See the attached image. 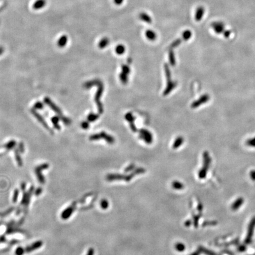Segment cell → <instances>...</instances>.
I'll return each instance as SVG.
<instances>
[{"label": "cell", "instance_id": "47", "mask_svg": "<svg viewBox=\"0 0 255 255\" xmlns=\"http://www.w3.org/2000/svg\"><path fill=\"white\" fill-rule=\"evenodd\" d=\"M4 52V49L2 47H0V55H1Z\"/></svg>", "mask_w": 255, "mask_h": 255}, {"label": "cell", "instance_id": "26", "mask_svg": "<svg viewBox=\"0 0 255 255\" xmlns=\"http://www.w3.org/2000/svg\"><path fill=\"white\" fill-rule=\"evenodd\" d=\"M191 36H192V33H191V31L190 30H185L183 33V34H182V38L185 41H187L189 39H190Z\"/></svg>", "mask_w": 255, "mask_h": 255}, {"label": "cell", "instance_id": "44", "mask_svg": "<svg viewBox=\"0 0 255 255\" xmlns=\"http://www.w3.org/2000/svg\"><path fill=\"white\" fill-rule=\"evenodd\" d=\"M86 255H94V249L93 248L89 249Z\"/></svg>", "mask_w": 255, "mask_h": 255}, {"label": "cell", "instance_id": "48", "mask_svg": "<svg viewBox=\"0 0 255 255\" xmlns=\"http://www.w3.org/2000/svg\"><path fill=\"white\" fill-rule=\"evenodd\" d=\"M199 253H198V252H197L194 253V254H193L192 255H199Z\"/></svg>", "mask_w": 255, "mask_h": 255}, {"label": "cell", "instance_id": "19", "mask_svg": "<svg viewBox=\"0 0 255 255\" xmlns=\"http://www.w3.org/2000/svg\"><path fill=\"white\" fill-rule=\"evenodd\" d=\"M109 44V39L107 37H104L99 41L98 44V47L99 48L102 49L105 48Z\"/></svg>", "mask_w": 255, "mask_h": 255}, {"label": "cell", "instance_id": "3", "mask_svg": "<svg viewBox=\"0 0 255 255\" xmlns=\"http://www.w3.org/2000/svg\"><path fill=\"white\" fill-rule=\"evenodd\" d=\"M42 245H43V243H42V242L41 240H38V241L34 242L32 245H31L29 246H27L25 248L19 247L15 250V254L16 255H23L26 253L31 252L33 251H34L36 249H39L40 247H41Z\"/></svg>", "mask_w": 255, "mask_h": 255}, {"label": "cell", "instance_id": "35", "mask_svg": "<svg viewBox=\"0 0 255 255\" xmlns=\"http://www.w3.org/2000/svg\"><path fill=\"white\" fill-rule=\"evenodd\" d=\"M185 245H183V243H178L176 245V249L179 252H183L185 250Z\"/></svg>", "mask_w": 255, "mask_h": 255}, {"label": "cell", "instance_id": "30", "mask_svg": "<svg viewBox=\"0 0 255 255\" xmlns=\"http://www.w3.org/2000/svg\"><path fill=\"white\" fill-rule=\"evenodd\" d=\"M182 41V40L181 38H178L177 40H176L174 41H173L172 42V44L170 45V48L171 49H173V48H176L177 47H178Z\"/></svg>", "mask_w": 255, "mask_h": 255}, {"label": "cell", "instance_id": "27", "mask_svg": "<svg viewBox=\"0 0 255 255\" xmlns=\"http://www.w3.org/2000/svg\"><path fill=\"white\" fill-rule=\"evenodd\" d=\"M125 47L122 45H119L116 47L115 52L119 55L123 54L125 53Z\"/></svg>", "mask_w": 255, "mask_h": 255}, {"label": "cell", "instance_id": "23", "mask_svg": "<svg viewBox=\"0 0 255 255\" xmlns=\"http://www.w3.org/2000/svg\"><path fill=\"white\" fill-rule=\"evenodd\" d=\"M20 150H18V149H16L15 150V160L17 161V162L18 165V166H22L23 165V162H22V160H21V158L20 155Z\"/></svg>", "mask_w": 255, "mask_h": 255}, {"label": "cell", "instance_id": "16", "mask_svg": "<svg viewBox=\"0 0 255 255\" xmlns=\"http://www.w3.org/2000/svg\"><path fill=\"white\" fill-rule=\"evenodd\" d=\"M204 13V8L203 7H199L197 8L195 14V19L197 21L201 20Z\"/></svg>", "mask_w": 255, "mask_h": 255}, {"label": "cell", "instance_id": "17", "mask_svg": "<svg viewBox=\"0 0 255 255\" xmlns=\"http://www.w3.org/2000/svg\"><path fill=\"white\" fill-rule=\"evenodd\" d=\"M145 36L150 41H154L157 38V34L152 30H148L145 31Z\"/></svg>", "mask_w": 255, "mask_h": 255}, {"label": "cell", "instance_id": "9", "mask_svg": "<svg viewBox=\"0 0 255 255\" xmlns=\"http://www.w3.org/2000/svg\"><path fill=\"white\" fill-rule=\"evenodd\" d=\"M49 167V165L48 164H41L39 166H37L35 169L36 174L37 177L38 181L41 184H44L45 182V179L43 176L42 175L41 172H42V171H43V170L47 169Z\"/></svg>", "mask_w": 255, "mask_h": 255}, {"label": "cell", "instance_id": "29", "mask_svg": "<svg viewBox=\"0 0 255 255\" xmlns=\"http://www.w3.org/2000/svg\"><path fill=\"white\" fill-rule=\"evenodd\" d=\"M33 108L35 109H39V110H42L44 108V105L42 102L38 101L37 102H36L34 105Z\"/></svg>", "mask_w": 255, "mask_h": 255}, {"label": "cell", "instance_id": "8", "mask_svg": "<svg viewBox=\"0 0 255 255\" xmlns=\"http://www.w3.org/2000/svg\"><path fill=\"white\" fill-rule=\"evenodd\" d=\"M254 229H255V216H254L252 219V220L250 222L249 226H248L247 235H246V238L245 241V243L246 245H249V244H250L252 243Z\"/></svg>", "mask_w": 255, "mask_h": 255}, {"label": "cell", "instance_id": "13", "mask_svg": "<svg viewBox=\"0 0 255 255\" xmlns=\"http://www.w3.org/2000/svg\"><path fill=\"white\" fill-rule=\"evenodd\" d=\"M244 203V199L243 197H239L232 204L231 208L233 211H236L240 208Z\"/></svg>", "mask_w": 255, "mask_h": 255}, {"label": "cell", "instance_id": "6", "mask_svg": "<svg viewBox=\"0 0 255 255\" xmlns=\"http://www.w3.org/2000/svg\"><path fill=\"white\" fill-rule=\"evenodd\" d=\"M31 113L32 114V115L37 119V120L51 134H54V131L51 128L50 126L48 125V123H47V122L46 121V120L45 119V118L42 117L38 112H37L36 111V110L34 108H32L31 110Z\"/></svg>", "mask_w": 255, "mask_h": 255}, {"label": "cell", "instance_id": "41", "mask_svg": "<svg viewBox=\"0 0 255 255\" xmlns=\"http://www.w3.org/2000/svg\"><path fill=\"white\" fill-rule=\"evenodd\" d=\"M238 250L239 252H245L246 250V246L245 245H240L238 247Z\"/></svg>", "mask_w": 255, "mask_h": 255}, {"label": "cell", "instance_id": "1", "mask_svg": "<svg viewBox=\"0 0 255 255\" xmlns=\"http://www.w3.org/2000/svg\"><path fill=\"white\" fill-rule=\"evenodd\" d=\"M93 86H96L98 87V91L95 96V102L98 106V110L99 114H102L103 112V107L100 99L104 89L103 83L99 80H93L92 81L87 82L84 83L83 84V87L86 89H89L90 88H92Z\"/></svg>", "mask_w": 255, "mask_h": 255}, {"label": "cell", "instance_id": "31", "mask_svg": "<svg viewBox=\"0 0 255 255\" xmlns=\"http://www.w3.org/2000/svg\"><path fill=\"white\" fill-rule=\"evenodd\" d=\"M173 187L176 190H181L184 188V185L182 183L178 181H174L173 183Z\"/></svg>", "mask_w": 255, "mask_h": 255}, {"label": "cell", "instance_id": "40", "mask_svg": "<svg viewBox=\"0 0 255 255\" xmlns=\"http://www.w3.org/2000/svg\"><path fill=\"white\" fill-rule=\"evenodd\" d=\"M18 150H20V151L21 153H24V144L23 142H20L18 145Z\"/></svg>", "mask_w": 255, "mask_h": 255}, {"label": "cell", "instance_id": "32", "mask_svg": "<svg viewBox=\"0 0 255 255\" xmlns=\"http://www.w3.org/2000/svg\"><path fill=\"white\" fill-rule=\"evenodd\" d=\"M45 4V1H44V0H40V1H38L35 3L34 7V8H41L42 7H43Z\"/></svg>", "mask_w": 255, "mask_h": 255}, {"label": "cell", "instance_id": "14", "mask_svg": "<svg viewBox=\"0 0 255 255\" xmlns=\"http://www.w3.org/2000/svg\"><path fill=\"white\" fill-rule=\"evenodd\" d=\"M34 189V187H31L29 191V192H28L27 193H24L23 195V200L22 201H21V204L25 205V206H28V204H29V201L30 199V197L31 195L33 193V190Z\"/></svg>", "mask_w": 255, "mask_h": 255}, {"label": "cell", "instance_id": "10", "mask_svg": "<svg viewBox=\"0 0 255 255\" xmlns=\"http://www.w3.org/2000/svg\"><path fill=\"white\" fill-rule=\"evenodd\" d=\"M76 203H77L76 202H74L72 205H70L69 207H68L67 208H66L62 212V213L61 215V217L63 220H67L72 216L75 210L76 209Z\"/></svg>", "mask_w": 255, "mask_h": 255}, {"label": "cell", "instance_id": "15", "mask_svg": "<svg viewBox=\"0 0 255 255\" xmlns=\"http://www.w3.org/2000/svg\"><path fill=\"white\" fill-rule=\"evenodd\" d=\"M139 18L141 20L143 21L144 22L148 23V24H151L153 21L152 18L150 15H149L147 13H144V12L141 13L139 14Z\"/></svg>", "mask_w": 255, "mask_h": 255}, {"label": "cell", "instance_id": "42", "mask_svg": "<svg viewBox=\"0 0 255 255\" xmlns=\"http://www.w3.org/2000/svg\"><path fill=\"white\" fill-rule=\"evenodd\" d=\"M250 177L253 181H255V170H252L250 173Z\"/></svg>", "mask_w": 255, "mask_h": 255}, {"label": "cell", "instance_id": "12", "mask_svg": "<svg viewBox=\"0 0 255 255\" xmlns=\"http://www.w3.org/2000/svg\"><path fill=\"white\" fill-rule=\"evenodd\" d=\"M208 99H209V96L207 95H204L202 96L199 100L193 103L192 105H191V107L193 108H196L198 107V106H200L202 103H204L207 102L208 100Z\"/></svg>", "mask_w": 255, "mask_h": 255}, {"label": "cell", "instance_id": "46", "mask_svg": "<svg viewBox=\"0 0 255 255\" xmlns=\"http://www.w3.org/2000/svg\"><path fill=\"white\" fill-rule=\"evenodd\" d=\"M41 192H42V189H41V188H37V190L36 191L35 194H36V196H39V195L41 193Z\"/></svg>", "mask_w": 255, "mask_h": 255}, {"label": "cell", "instance_id": "7", "mask_svg": "<svg viewBox=\"0 0 255 255\" xmlns=\"http://www.w3.org/2000/svg\"><path fill=\"white\" fill-rule=\"evenodd\" d=\"M165 70L166 75H167V79L168 82H167V87L164 92V95H167L169 93L171 92V91L174 88H176V85L175 83L171 82V73H170V71L169 70V68L167 64L166 65H165Z\"/></svg>", "mask_w": 255, "mask_h": 255}, {"label": "cell", "instance_id": "45", "mask_svg": "<svg viewBox=\"0 0 255 255\" xmlns=\"http://www.w3.org/2000/svg\"><path fill=\"white\" fill-rule=\"evenodd\" d=\"M204 252L206 254H207V255H216V254H215V253L212 252H211V251H209V250H205L204 251Z\"/></svg>", "mask_w": 255, "mask_h": 255}, {"label": "cell", "instance_id": "22", "mask_svg": "<svg viewBox=\"0 0 255 255\" xmlns=\"http://www.w3.org/2000/svg\"><path fill=\"white\" fill-rule=\"evenodd\" d=\"M15 145H16V141L14 140H11V141L8 142L7 144H6L3 147L4 148H6L7 150L8 151V150H12V149H13Z\"/></svg>", "mask_w": 255, "mask_h": 255}, {"label": "cell", "instance_id": "18", "mask_svg": "<svg viewBox=\"0 0 255 255\" xmlns=\"http://www.w3.org/2000/svg\"><path fill=\"white\" fill-rule=\"evenodd\" d=\"M60 120V119L58 116H54L51 118V121H52V123L53 125L54 128L57 130H60V129H61V127H60V125L59 124Z\"/></svg>", "mask_w": 255, "mask_h": 255}, {"label": "cell", "instance_id": "11", "mask_svg": "<svg viewBox=\"0 0 255 255\" xmlns=\"http://www.w3.org/2000/svg\"><path fill=\"white\" fill-rule=\"evenodd\" d=\"M140 135L141 139H142L147 144H151L153 141V137L152 134L145 130H142L140 131Z\"/></svg>", "mask_w": 255, "mask_h": 255}, {"label": "cell", "instance_id": "34", "mask_svg": "<svg viewBox=\"0 0 255 255\" xmlns=\"http://www.w3.org/2000/svg\"><path fill=\"white\" fill-rule=\"evenodd\" d=\"M125 118L130 123L132 122H134V120H135V119L134 118V116L131 113L127 114L125 115Z\"/></svg>", "mask_w": 255, "mask_h": 255}, {"label": "cell", "instance_id": "5", "mask_svg": "<svg viewBox=\"0 0 255 255\" xmlns=\"http://www.w3.org/2000/svg\"><path fill=\"white\" fill-rule=\"evenodd\" d=\"M203 158H204V165L203 168L201 169L199 174V177L200 178H204L206 177L207 170L209 168L211 162V158L210 157L208 153L205 152L203 154Z\"/></svg>", "mask_w": 255, "mask_h": 255}, {"label": "cell", "instance_id": "36", "mask_svg": "<svg viewBox=\"0 0 255 255\" xmlns=\"http://www.w3.org/2000/svg\"><path fill=\"white\" fill-rule=\"evenodd\" d=\"M81 126L83 130H88L89 126H90V124H89V122L88 121H83L81 123Z\"/></svg>", "mask_w": 255, "mask_h": 255}, {"label": "cell", "instance_id": "24", "mask_svg": "<svg viewBox=\"0 0 255 255\" xmlns=\"http://www.w3.org/2000/svg\"><path fill=\"white\" fill-rule=\"evenodd\" d=\"M212 27L217 33H220L223 31V26L220 23H215L212 24Z\"/></svg>", "mask_w": 255, "mask_h": 255}, {"label": "cell", "instance_id": "39", "mask_svg": "<svg viewBox=\"0 0 255 255\" xmlns=\"http://www.w3.org/2000/svg\"><path fill=\"white\" fill-rule=\"evenodd\" d=\"M246 144L249 146H250L252 147H255V138L251 139H249L246 142Z\"/></svg>", "mask_w": 255, "mask_h": 255}, {"label": "cell", "instance_id": "38", "mask_svg": "<svg viewBox=\"0 0 255 255\" xmlns=\"http://www.w3.org/2000/svg\"><path fill=\"white\" fill-rule=\"evenodd\" d=\"M18 195H19V191L17 189H16V190H14V195H13V200L14 203H15L17 201L18 197Z\"/></svg>", "mask_w": 255, "mask_h": 255}, {"label": "cell", "instance_id": "25", "mask_svg": "<svg viewBox=\"0 0 255 255\" xmlns=\"http://www.w3.org/2000/svg\"><path fill=\"white\" fill-rule=\"evenodd\" d=\"M183 138L181 137H178L175 141L173 145V148L174 149H177L178 147H180L181 146V145L183 144Z\"/></svg>", "mask_w": 255, "mask_h": 255}, {"label": "cell", "instance_id": "33", "mask_svg": "<svg viewBox=\"0 0 255 255\" xmlns=\"http://www.w3.org/2000/svg\"><path fill=\"white\" fill-rule=\"evenodd\" d=\"M122 73H123L124 74H125V75H129V73H130V68L128 67V66H126V65H123V66H122Z\"/></svg>", "mask_w": 255, "mask_h": 255}, {"label": "cell", "instance_id": "21", "mask_svg": "<svg viewBox=\"0 0 255 255\" xmlns=\"http://www.w3.org/2000/svg\"><path fill=\"white\" fill-rule=\"evenodd\" d=\"M99 118V115L97 114H94V113H90L88 117H87V119L88 121L89 122H93L96 121V120H98Z\"/></svg>", "mask_w": 255, "mask_h": 255}, {"label": "cell", "instance_id": "2", "mask_svg": "<svg viewBox=\"0 0 255 255\" xmlns=\"http://www.w3.org/2000/svg\"><path fill=\"white\" fill-rule=\"evenodd\" d=\"M44 102L53 111H54L57 115V116L60 118V120L62 121L64 124L66 125H70L72 123V120L69 118L64 116L60 108L59 107V106H57L49 98L46 97L44 99Z\"/></svg>", "mask_w": 255, "mask_h": 255}, {"label": "cell", "instance_id": "37", "mask_svg": "<svg viewBox=\"0 0 255 255\" xmlns=\"http://www.w3.org/2000/svg\"><path fill=\"white\" fill-rule=\"evenodd\" d=\"M100 205H101V207H102V208H103V209H106L108 207V206H109V203H108V202L107 201V200H102V201H101V204H100Z\"/></svg>", "mask_w": 255, "mask_h": 255}, {"label": "cell", "instance_id": "4", "mask_svg": "<svg viewBox=\"0 0 255 255\" xmlns=\"http://www.w3.org/2000/svg\"><path fill=\"white\" fill-rule=\"evenodd\" d=\"M101 139H105L110 144H112L115 142V139L112 136L106 134L105 132H101L99 134H95L89 137V140L91 141H98Z\"/></svg>", "mask_w": 255, "mask_h": 255}, {"label": "cell", "instance_id": "43", "mask_svg": "<svg viewBox=\"0 0 255 255\" xmlns=\"http://www.w3.org/2000/svg\"><path fill=\"white\" fill-rule=\"evenodd\" d=\"M124 0H114V3L117 6H120L123 3Z\"/></svg>", "mask_w": 255, "mask_h": 255}, {"label": "cell", "instance_id": "20", "mask_svg": "<svg viewBox=\"0 0 255 255\" xmlns=\"http://www.w3.org/2000/svg\"><path fill=\"white\" fill-rule=\"evenodd\" d=\"M67 41H68L67 36H63L61 37L60 38L59 40L57 45L60 47H63L64 46H65L67 44Z\"/></svg>", "mask_w": 255, "mask_h": 255}, {"label": "cell", "instance_id": "28", "mask_svg": "<svg viewBox=\"0 0 255 255\" xmlns=\"http://www.w3.org/2000/svg\"><path fill=\"white\" fill-rule=\"evenodd\" d=\"M169 60L170 63H171V65L172 66H174V65H176L175 55H174V52L172 50L169 52Z\"/></svg>", "mask_w": 255, "mask_h": 255}]
</instances>
